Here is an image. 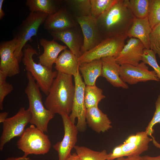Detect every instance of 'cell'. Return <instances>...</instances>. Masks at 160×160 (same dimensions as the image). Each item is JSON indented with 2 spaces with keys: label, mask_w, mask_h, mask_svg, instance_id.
<instances>
[{
  "label": "cell",
  "mask_w": 160,
  "mask_h": 160,
  "mask_svg": "<svg viewBox=\"0 0 160 160\" xmlns=\"http://www.w3.org/2000/svg\"><path fill=\"white\" fill-rule=\"evenodd\" d=\"M147 17L152 29L160 23V0H149Z\"/></svg>",
  "instance_id": "30"
},
{
  "label": "cell",
  "mask_w": 160,
  "mask_h": 160,
  "mask_svg": "<svg viewBox=\"0 0 160 160\" xmlns=\"http://www.w3.org/2000/svg\"><path fill=\"white\" fill-rule=\"evenodd\" d=\"M31 113L28 108H20L14 116L8 118L3 123L2 131L0 138V150L2 151L5 145L12 138L20 137L26 126L30 123Z\"/></svg>",
  "instance_id": "8"
},
{
  "label": "cell",
  "mask_w": 160,
  "mask_h": 160,
  "mask_svg": "<svg viewBox=\"0 0 160 160\" xmlns=\"http://www.w3.org/2000/svg\"><path fill=\"white\" fill-rule=\"evenodd\" d=\"M7 76L0 72V109L3 108V103L5 97L13 90V85L7 82Z\"/></svg>",
  "instance_id": "33"
},
{
  "label": "cell",
  "mask_w": 160,
  "mask_h": 160,
  "mask_svg": "<svg viewBox=\"0 0 160 160\" xmlns=\"http://www.w3.org/2000/svg\"><path fill=\"white\" fill-rule=\"evenodd\" d=\"M76 153L81 160H107L108 153L103 150L100 151H95L87 147L76 145Z\"/></svg>",
  "instance_id": "28"
},
{
  "label": "cell",
  "mask_w": 160,
  "mask_h": 160,
  "mask_svg": "<svg viewBox=\"0 0 160 160\" xmlns=\"http://www.w3.org/2000/svg\"><path fill=\"white\" fill-rule=\"evenodd\" d=\"M18 45L15 38L0 44V72L7 77H12L20 72L19 62L14 55Z\"/></svg>",
  "instance_id": "12"
},
{
  "label": "cell",
  "mask_w": 160,
  "mask_h": 160,
  "mask_svg": "<svg viewBox=\"0 0 160 160\" xmlns=\"http://www.w3.org/2000/svg\"><path fill=\"white\" fill-rule=\"evenodd\" d=\"M8 113L7 112H1L0 113V123H3L8 118Z\"/></svg>",
  "instance_id": "36"
},
{
  "label": "cell",
  "mask_w": 160,
  "mask_h": 160,
  "mask_svg": "<svg viewBox=\"0 0 160 160\" xmlns=\"http://www.w3.org/2000/svg\"><path fill=\"white\" fill-rule=\"evenodd\" d=\"M63 1L58 0H27L25 4L31 12H39L53 14L62 7Z\"/></svg>",
  "instance_id": "23"
},
{
  "label": "cell",
  "mask_w": 160,
  "mask_h": 160,
  "mask_svg": "<svg viewBox=\"0 0 160 160\" xmlns=\"http://www.w3.org/2000/svg\"><path fill=\"white\" fill-rule=\"evenodd\" d=\"M153 139L148 136L139 141L127 143L124 142L120 144L121 148V157L140 156L148 148V144Z\"/></svg>",
  "instance_id": "24"
},
{
  "label": "cell",
  "mask_w": 160,
  "mask_h": 160,
  "mask_svg": "<svg viewBox=\"0 0 160 160\" xmlns=\"http://www.w3.org/2000/svg\"><path fill=\"white\" fill-rule=\"evenodd\" d=\"M120 75L124 82L130 85L151 80L159 81L155 71H149L146 64L143 62L135 66L121 65Z\"/></svg>",
  "instance_id": "13"
},
{
  "label": "cell",
  "mask_w": 160,
  "mask_h": 160,
  "mask_svg": "<svg viewBox=\"0 0 160 160\" xmlns=\"http://www.w3.org/2000/svg\"><path fill=\"white\" fill-rule=\"evenodd\" d=\"M23 52L22 60L25 70L31 73L40 89L47 95L57 72L53 71L39 63L35 62L33 57L38 54L31 45L26 44L23 49Z\"/></svg>",
  "instance_id": "4"
},
{
  "label": "cell",
  "mask_w": 160,
  "mask_h": 160,
  "mask_svg": "<svg viewBox=\"0 0 160 160\" xmlns=\"http://www.w3.org/2000/svg\"><path fill=\"white\" fill-rule=\"evenodd\" d=\"M28 80L25 89L29 102V107L31 114L30 123L44 132H47L49 121L55 114L47 109L43 103L40 88L31 73H26Z\"/></svg>",
  "instance_id": "3"
},
{
  "label": "cell",
  "mask_w": 160,
  "mask_h": 160,
  "mask_svg": "<svg viewBox=\"0 0 160 160\" xmlns=\"http://www.w3.org/2000/svg\"><path fill=\"white\" fill-rule=\"evenodd\" d=\"M72 76L57 72L52 83L44 105L54 114L69 115L71 112L75 92Z\"/></svg>",
  "instance_id": "2"
},
{
  "label": "cell",
  "mask_w": 160,
  "mask_h": 160,
  "mask_svg": "<svg viewBox=\"0 0 160 160\" xmlns=\"http://www.w3.org/2000/svg\"><path fill=\"white\" fill-rule=\"evenodd\" d=\"M115 160H126L124 157H121L116 159Z\"/></svg>",
  "instance_id": "42"
},
{
  "label": "cell",
  "mask_w": 160,
  "mask_h": 160,
  "mask_svg": "<svg viewBox=\"0 0 160 160\" xmlns=\"http://www.w3.org/2000/svg\"></svg>",
  "instance_id": "43"
},
{
  "label": "cell",
  "mask_w": 160,
  "mask_h": 160,
  "mask_svg": "<svg viewBox=\"0 0 160 160\" xmlns=\"http://www.w3.org/2000/svg\"><path fill=\"white\" fill-rule=\"evenodd\" d=\"M102 64V76L104 77L114 87L128 88L127 84L120 77V65L115 60V58L109 56L101 59Z\"/></svg>",
  "instance_id": "17"
},
{
  "label": "cell",
  "mask_w": 160,
  "mask_h": 160,
  "mask_svg": "<svg viewBox=\"0 0 160 160\" xmlns=\"http://www.w3.org/2000/svg\"><path fill=\"white\" fill-rule=\"evenodd\" d=\"M126 160H140V156H128L126 158Z\"/></svg>",
  "instance_id": "40"
},
{
  "label": "cell",
  "mask_w": 160,
  "mask_h": 160,
  "mask_svg": "<svg viewBox=\"0 0 160 160\" xmlns=\"http://www.w3.org/2000/svg\"><path fill=\"white\" fill-rule=\"evenodd\" d=\"M60 115L64 127V135L62 140L57 142L53 148L58 153L59 160H66L76 146L79 131L76 125L70 120L69 115L64 113Z\"/></svg>",
  "instance_id": "11"
},
{
  "label": "cell",
  "mask_w": 160,
  "mask_h": 160,
  "mask_svg": "<svg viewBox=\"0 0 160 160\" xmlns=\"http://www.w3.org/2000/svg\"><path fill=\"white\" fill-rule=\"evenodd\" d=\"M75 83V92L71 112L69 115L71 121L75 123L76 118V125L79 131L83 132L87 125V108L84 103V92L86 84L83 80L79 69L73 76Z\"/></svg>",
  "instance_id": "9"
},
{
  "label": "cell",
  "mask_w": 160,
  "mask_h": 160,
  "mask_svg": "<svg viewBox=\"0 0 160 160\" xmlns=\"http://www.w3.org/2000/svg\"><path fill=\"white\" fill-rule=\"evenodd\" d=\"M102 66L101 59L95 60L79 65V71L86 85H95L97 78L102 76Z\"/></svg>",
  "instance_id": "22"
},
{
  "label": "cell",
  "mask_w": 160,
  "mask_h": 160,
  "mask_svg": "<svg viewBox=\"0 0 160 160\" xmlns=\"http://www.w3.org/2000/svg\"><path fill=\"white\" fill-rule=\"evenodd\" d=\"M4 0H0V19H1L5 15V13L2 9Z\"/></svg>",
  "instance_id": "39"
},
{
  "label": "cell",
  "mask_w": 160,
  "mask_h": 160,
  "mask_svg": "<svg viewBox=\"0 0 160 160\" xmlns=\"http://www.w3.org/2000/svg\"><path fill=\"white\" fill-rule=\"evenodd\" d=\"M156 55L152 50L145 48L143 51L142 61L153 69L160 81V66L157 62Z\"/></svg>",
  "instance_id": "31"
},
{
  "label": "cell",
  "mask_w": 160,
  "mask_h": 160,
  "mask_svg": "<svg viewBox=\"0 0 160 160\" xmlns=\"http://www.w3.org/2000/svg\"><path fill=\"white\" fill-rule=\"evenodd\" d=\"M135 18L124 0H116L110 8L97 20L99 30L105 39L127 34Z\"/></svg>",
  "instance_id": "1"
},
{
  "label": "cell",
  "mask_w": 160,
  "mask_h": 160,
  "mask_svg": "<svg viewBox=\"0 0 160 160\" xmlns=\"http://www.w3.org/2000/svg\"><path fill=\"white\" fill-rule=\"evenodd\" d=\"M44 133L33 124L25 129L17 143L18 148L24 152L23 156L44 155L49 151L51 143Z\"/></svg>",
  "instance_id": "5"
},
{
  "label": "cell",
  "mask_w": 160,
  "mask_h": 160,
  "mask_svg": "<svg viewBox=\"0 0 160 160\" xmlns=\"http://www.w3.org/2000/svg\"><path fill=\"white\" fill-rule=\"evenodd\" d=\"M102 90L96 85H86L84 92V103L87 109L98 107L99 103L105 97Z\"/></svg>",
  "instance_id": "26"
},
{
  "label": "cell",
  "mask_w": 160,
  "mask_h": 160,
  "mask_svg": "<svg viewBox=\"0 0 160 160\" xmlns=\"http://www.w3.org/2000/svg\"><path fill=\"white\" fill-rule=\"evenodd\" d=\"M140 160H160V155L155 157H151L147 155L140 156Z\"/></svg>",
  "instance_id": "35"
},
{
  "label": "cell",
  "mask_w": 160,
  "mask_h": 160,
  "mask_svg": "<svg viewBox=\"0 0 160 160\" xmlns=\"http://www.w3.org/2000/svg\"><path fill=\"white\" fill-rule=\"evenodd\" d=\"M55 64L57 72L73 76L79 69L78 58L67 49L58 56Z\"/></svg>",
  "instance_id": "21"
},
{
  "label": "cell",
  "mask_w": 160,
  "mask_h": 160,
  "mask_svg": "<svg viewBox=\"0 0 160 160\" xmlns=\"http://www.w3.org/2000/svg\"><path fill=\"white\" fill-rule=\"evenodd\" d=\"M145 48L140 40L134 38H130L115 58V60L120 65L128 64L137 65L142 60Z\"/></svg>",
  "instance_id": "15"
},
{
  "label": "cell",
  "mask_w": 160,
  "mask_h": 160,
  "mask_svg": "<svg viewBox=\"0 0 160 160\" xmlns=\"http://www.w3.org/2000/svg\"><path fill=\"white\" fill-rule=\"evenodd\" d=\"M40 43L43 48L44 52L38 57L39 63L52 69L59 54L67 49V47L60 44L53 39L48 41L42 38L40 40Z\"/></svg>",
  "instance_id": "18"
},
{
  "label": "cell",
  "mask_w": 160,
  "mask_h": 160,
  "mask_svg": "<svg viewBox=\"0 0 160 160\" xmlns=\"http://www.w3.org/2000/svg\"><path fill=\"white\" fill-rule=\"evenodd\" d=\"M152 140L154 145L157 147L160 148V144L156 142L153 138Z\"/></svg>",
  "instance_id": "41"
},
{
  "label": "cell",
  "mask_w": 160,
  "mask_h": 160,
  "mask_svg": "<svg viewBox=\"0 0 160 160\" xmlns=\"http://www.w3.org/2000/svg\"><path fill=\"white\" fill-rule=\"evenodd\" d=\"M63 2L73 12L75 17H81L91 15L90 0H65Z\"/></svg>",
  "instance_id": "25"
},
{
  "label": "cell",
  "mask_w": 160,
  "mask_h": 160,
  "mask_svg": "<svg viewBox=\"0 0 160 160\" xmlns=\"http://www.w3.org/2000/svg\"><path fill=\"white\" fill-rule=\"evenodd\" d=\"M126 6L136 18L148 17L149 0H124Z\"/></svg>",
  "instance_id": "27"
},
{
  "label": "cell",
  "mask_w": 160,
  "mask_h": 160,
  "mask_svg": "<svg viewBox=\"0 0 160 160\" xmlns=\"http://www.w3.org/2000/svg\"><path fill=\"white\" fill-rule=\"evenodd\" d=\"M150 49L160 58V23L152 30L149 36Z\"/></svg>",
  "instance_id": "32"
},
{
  "label": "cell",
  "mask_w": 160,
  "mask_h": 160,
  "mask_svg": "<svg viewBox=\"0 0 160 160\" xmlns=\"http://www.w3.org/2000/svg\"><path fill=\"white\" fill-rule=\"evenodd\" d=\"M90 0L91 16L96 19L109 10L116 1V0Z\"/></svg>",
  "instance_id": "29"
},
{
  "label": "cell",
  "mask_w": 160,
  "mask_h": 160,
  "mask_svg": "<svg viewBox=\"0 0 160 160\" xmlns=\"http://www.w3.org/2000/svg\"><path fill=\"white\" fill-rule=\"evenodd\" d=\"M49 33L53 40L63 42L78 58L81 55V50L83 43V37L79 25L64 31Z\"/></svg>",
  "instance_id": "16"
},
{
  "label": "cell",
  "mask_w": 160,
  "mask_h": 160,
  "mask_svg": "<svg viewBox=\"0 0 160 160\" xmlns=\"http://www.w3.org/2000/svg\"><path fill=\"white\" fill-rule=\"evenodd\" d=\"M86 121L89 126L98 133L105 132L112 128L111 122L107 115L98 106L87 109Z\"/></svg>",
  "instance_id": "19"
},
{
  "label": "cell",
  "mask_w": 160,
  "mask_h": 160,
  "mask_svg": "<svg viewBox=\"0 0 160 160\" xmlns=\"http://www.w3.org/2000/svg\"><path fill=\"white\" fill-rule=\"evenodd\" d=\"M4 160H31V159L27 157L23 156L22 157H9L8 158Z\"/></svg>",
  "instance_id": "37"
},
{
  "label": "cell",
  "mask_w": 160,
  "mask_h": 160,
  "mask_svg": "<svg viewBox=\"0 0 160 160\" xmlns=\"http://www.w3.org/2000/svg\"><path fill=\"white\" fill-rule=\"evenodd\" d=\"M66 160H81L76 153L71 154Z\"/></svg>",
  "instance_id": "38"
},
{
  "label": "cell",
  "mask_w": 160,
  "mask_h": 160,
  "mask_svg": "<svg viewBox=\"0 0 160 160\" xmlns=\"http://www.w3.org/2000/svg\"><path fill=\"white\" fill-rule=\"evenodd\" d=\"M127 37L126 34L105 39L95 47L81 55L78 58L79 65L109 56L116 58L124 46Z\"/></svg>",
  "instance_id": "7"
},
{
  "label": "cell",
  "mask_w": 160,
  "mask_h": 160,
  "mask_svg": "<svg viewBox=\"0 0 160 160\" xmlns=\"http://www.w3.org/2000/svg\"><path fill=\"white\" fill-rule=\"evenodd\" d=\"M75 17L83 35V43L81 50L82 55L95 47L105 39L99 30L96 19L91 15Z\"/></svg>",
  "instance_id": "10"
},
{
  "label": "cell",
  "mask_w": 160,
  "mask_h": 160,
  "mask_svg": "<svg viewBox=\"0 0 160 160\" xmlns=\"http://www.w3.org/2000/svg\"><path fill=\"white\" fill-rule=\"evenodd\" d=\"M48 16L42 13L30 12L17 28L13 37L16 38L18 42L14 55L19 63L23 56L24 47L32 37L37 36L39 28Z\"/></svg>",
  "instance_id": "6"
},
{
  "label": "cell",
  "mask_w": 160,
  "mask_h": 160,
  "mask_svg": "<svg viewBox=\"0 0 160 160\" xmlns=\"http://www.w3.org/2000/svg\"><path fill=\"white\" fill-rule=\"evenodd\" d=\"M156 110L153 117L147 127L145 131L148 135L152 136L154 132L153 127L154 125L160 124V93L155 103Z\"/></svg>",
  "instance_id": "34"
},
{
  "label": "cell",
  "mask_w": 160,
  "mask_h": 160,
  "mask_svg": "<svg viewBox=\"0 0 160 160\" xmlns=\"http://www.w3.org/2000/svg\"><path fill=\"white\" fill-rule=\"evenodd\" d=\"M43 25L44 28L50 32L64 31L79 25L66 7L62 6L56 12L47 16Z\"/></svg>",
  "instance_id": "14"
},
{
  "label": "cell",
  "mask_w": 160,
  "mask_h": 160,
  "mask_svg": "<svg viewBox=\"0 0 160 160\" xmlns=\"http://www.w3.org/2000/svg\"><path fill=\"white\" fill-rule=\"evenodd\" d=\"M152 30L148 17L143 18L135 17L127 34L130 38L139 39L145 49H150L149 36Z\"/></svg>",
  "instance_id": "20"
}]
</instances>
